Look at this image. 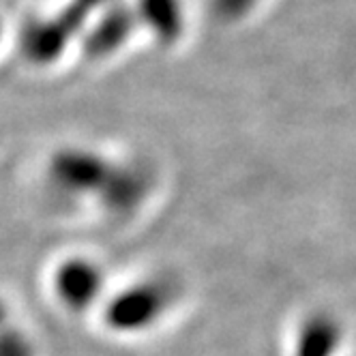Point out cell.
Listing matches in <instances>:
<instances>
[{"label": "cell", "instance_id": "5", "mask_svg": "<svg viewBox=\"0 0 356 356\" xmlns=\"http://www.w3.org/2000/svg\"><path fill=\"white\" fill-rule=\"evenodd\" d=\"M7 326V307H5V302L0 300V328H5Z\"/></svg>", "mask_w": 356, "mask_h": 356}, {"label": "cell", "instance_id": "1", "mask_svg": "<svg viewBox=\"0 0 356 356\" xmlns=\"http://www.w3.org/2000/svg\"><path fill=\"white\" fill-rule=\"evenodd\" d=\"M163 309V302L157 294L136 292L116 298L108 309V322L120 333H134L155 322Z\"/></svg>", "mask_w": 356, "mask_h": 356}, {"label": "cell", "instance_id": "2", "mask_svg": "<svg viewBox=\"0 0 356 356\" xmlns=\"http://www.w3.org/2000/svg\"><path fill=\"white\" fill-rule=\"evenodd\" d=\"M101 279L88 262H69L56 275V294L69 309L82 312L99 294Z\"/></svg>", "mask_w": 356, "mask_h": 356}, {"label": "cell", "instance_id": "3", "mask_svg": "<svg viewBox=\"0 0 356 356\" xmlns=\"http://www.w3.org/2000/svg\"><path fill=\"white\" fill-rule=\"evenodd\" d=\"M341 328L328 316L305 322L294 343V356H333L341 346Z\"/></svg>", "mask_w": 356, "mask_h": 356}, {"label": "cell", "instance_id": "4", "mask_svg": "<svg viewBox=\"0 0 356 356\" xmlns=\"http://www.w3.org/2000/svg\"><path fill=\"white\" fill-rule=\"evenodd\" d=\"M0 356H35L33 339L17 328H0Z\"/></svg>", "mask_w": 356, "mask_h": 356}]
</instances>
